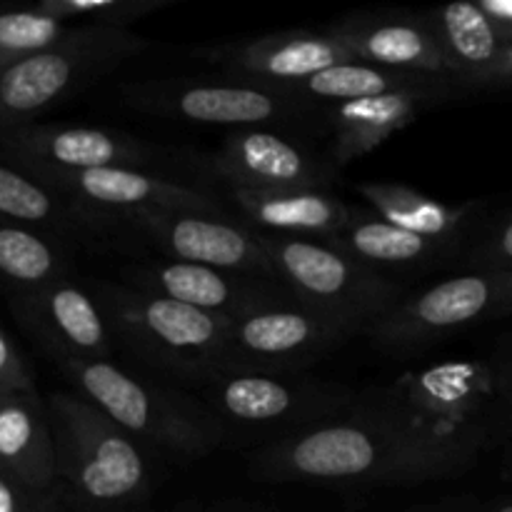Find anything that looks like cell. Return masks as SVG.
Wrapping results in <instances>:
<instances>
[{"label": "cell", "mask_w": 512, "mask_h": 512, "mask_svg": "<svg viewBox=\"0 0 512 512\" xmlns=\"http://www.w3.org/2000/svg\"><path fill=\"white\" fill-rule=\"evenodd\" d=\"M353 410L395 438L470 470L500 443L488 360H443L355 393Z\"/></svg>", "instance_id": "obj_1"}, {"label": "cell", "mask_w": 512, "mask_h": 512, "mask_svg": "<svg viewBox=\"0 0 512 512\" xmlns=\"http://www.w3.org/2000/svg\"><path fill=\"white\" fill-rule=\"evenodd\" d=\"M248 470L265 483L388 488L455 478L453 460L420 450L348 410L330 423L250 455Z\"/></svg>", "instance_id": "obj_2"}, {"label": "cell", "mask_w": 512, "mask_h": 512, "mask_svg": "<svg viewBox=\"0 0 512 512\" xmlns=\"http://www.w3.org/2000/svg\"><path fill=\"white\" fill-rule=\"evenodd\" d=\"M68 512H140L155 488L150 450L75 390L48 400Z\"/></svg>", "instance_id": "obj_3"}, {"label": "cell", "mask_w": 512, "mask_h": 512, "mask_svg": "<svg viewBox=\"0 0 512 512\" xmlns=\"http://www.w3.org/2000/svg\"><path fill=\"white\" fill-rule=\"evenodd\" d=\"M70 388L108 415L150 453L173 460H200L223 448V425L198 395L180 385L130 373L118 360L55 363Z\"/></svg>", "instance_id": "obj_4"}, {"label": "cell", "mask_w": 512, "mask_h": 512, "mask_svg": "<svg viewBox=\"0 0 512 512\" xmlns=\"http://www.w3.org/2000/svg\"><path fill=\"white\" fill-rule=\"evenodd\" d=\"M110 333L120 348L180 388L200 390L223 370L233 320L130 288L123 280H93Z\"/></svg>", "instance_id": "obj_5"}, {"label": "cell", "mask_w": 512, "mask_h": 512, "mask_svg": "<svg viewBox=\"0 0 512 512\" xmlns=\"http://www.w3.org/2000/svg\"><path fill=\"white\" fill-rule=\"evenodd\" d=\"M148 48L150 40L133 30L73 25L55 48L0 68V133L40 123Z\"/></svg>", "instance_id": "obj_6"}, {"label": "cell", "mask_w": 512, "mask_h": 512, "mask_svg": "<svg viewBox=\"0 0 512 512\" xmlns=\"http://www.w3.org/2000/svg\"><path fill=\"white\" fill-rule=\"evenodd\" d=\"M225 430V440L268 448L330 423L353 408L355 390L310 375L220 373L195 390Z\"/></svg>", "instance_id": "obj_7"}, {"label": "cell", "mask_w": 512, "mask_h": 512, "mask_svg": "<svg viewBox=\"0 0 512 512\" xmlns=\"http://www.w3.org/2000/svg\"><path fill=\"white\" fill-rule=\"evenodd\" d=\"M120 103L155 118L183 120L195 125H230L243 128H300L323 123L325 108L298 98L285 88L235 78H150L128 83L120 90Z\"/></svg>", "instance_id": "obj_8"}, {"label": "cell", "mask_w": 512, "mask_h": 512, "mask_svg": "<svg viewBox=\"0 0 512 512\" xmlns=\"http://www.w3.org/2000/svg\"><path fill=\"white\" fill-rule=\"evenodd\" d=\"M273 268L298 303L368 333L403 303L408 288L350 258L328 240L260 233Z\"/></svg>", "instance_id": "obj_9"}, {"label": "cell", "mask_w": 512, "mask_h": 512, "mask_svg": "<svg viewBox=\"0 0 512 512\" xmlns=\"http://www.w3.org/2000/svg\"><path fill=\"white\" fill-rule=\"evenodd\" d=\"M512 315V270H470L405 295L365 338L385 353H420L460 330Z\"/></svg>", "instance_id": "obj_10"}, {"label": "cell", "mask_w": 512, "mask_h": 512, "mask_svg": "<svg viewBox=\"0 0 512 512\" xmlns=\"http://www.w3.org/2000/svg\"><path fill=\"white\" fill-rule=\"evenodd\" d=\"M113 230L118 248L133 240L165 260L280 280L258 230L230 215L145 208L115 218Z\"/></svg>", "instance_id": "obj_11"}, {"label": "cell", "mask_w": 512, "mask_h": 512, "mask_svg": "<svg viewBox=\"0 0 512 512\" xmlns=\"http://www.w3.org/2000/svg\"><path fill=\"white\" fill-rule=\"evenodd\" d=\"M358 335L350 325L290 300L230 323L220 373L303 375Z\"/></svg>", "instance_id": "obj_12"}, {"label": "cell", "mask_w": 512, "mask_h": 512, "mask_svg": "<svg viewBox=\"0 0 512 512\" xmlns=\"http://www.w3.org/2000/svg\"><path fill=\"white\" fill-rule=\"evenodd\" d=\"M0 160L18 170H158L173 160V153L125 130L33 123L0 133Z\"/></svg>", "instance_id": "obj_13"}, {"label": "cell", "mask_w": 512, "mask_h": 512, "mask_svg": "<svg viewBox=\"0 0 512 512\" xmlns=\"http://www.w3.org/2000/svg\"><path fill=\"white\" fill-rule=\"evenodd\" d=\"M55 193L113 225L133 210H193L225 215L223 200L213 193L180 183L158 170L98 168V170H23ZM115 233V230H113ZM118 240V238H115Z\"/></svg>", "instance_id": "obj_14"}, {"label": "cell", "mask_w": 512, "mask_h": 512, "mask_svg": "<svg viewBox=\"0 0 512 512\" xmlns=\"http://www.w3.org/2000/svg\"><path fill=\"white\" fill-rule=\"evenodd\" d=\"M20 328L53 363L115 360V338L98 298L78 275L8 298Z\"/></svg>", "instance_id": "obj_15"}, {"label": "cell", "mask_w": 512, "mask_h": 512, "mask_svg": "<svg viewBox=\"0 0 512 512\" xmlns=\"http://www.w3.org/2000/svg\"><path fill=\"white\" fill-rule=\"evenodd\" d=\"M123 283L228 320L295 300L283 280L165 258L128 265Z\"/></svg>", "instance_id": "obj_16"}, {"label": "cell", "mask_w": 512, "mask_h": 512, "mask_svg": "<svg viewBox=\"0 0 512 512\" xmlns=\"http://www.w3.org/2000/svg\"><path fill=\"white\" fill-rule=\"evenodd\" d=\"M210 168L230 190H328L338 178V165L328 155L268 128L230 130Z\"/></svg>", "instance_id": "obj_17"}, {"label": "cell", "mask_w": 512, "mask_h": 512, "mask_svg": "<svg viewBox=\"0 0 512 512\" xmlns=\"http://www.w3.org/2000/svg\"><path fill=\"white\" fill-rule=\"evenodd\" d=\"M195 55L218 65L235 78L285 90L333 68V65L355 60L325 30L320 33L280 30V33L258 35V38L205 45V48H195Z\"/></svg>", "instance_id": "obj_18"}, {"label": "cell", "mask_w": 512, "mask_h": 512, "mask_svg": "<svg viewBox=\"0 0 512 512\" xmlns=\"http://www.w3.org/2000/svg\"><path fill=\"white\" fill-rule=\"evenodd\" d=\"M325 33L338 40L358 63L403 73L453 78L438 38L423 13L360 10L335 18Z\"/></svg>", "instance_id": "obj_19"}, {"label": "cell", "mask_w": 512, "mask_h": 512, "mask_svg": "<svg viewBox=\"0 0 512 512\" xmlns=\"http://www.w3.org/2000/svg\"><path fill=\"white\" fill-rule=\"evenodd\" d=\"M460 98H468V95L453 80L443 88L403 90V93L328 105L325 108V128L330 130L328 158L338 168L353 163V160L373 153L390 135L413 125L423 113Z\"/></svg>", "instance_id": "obj_20"}, {"label": "cell", "mask_w": 512, "mask_h": 512, "mask_svg": "<svg viewBox=\"0 0 512 512\" xmlns=\"http://www.w3.org/2000/svg\"><path fill=\"white\" fill-rule=\"evenodd\" d=\"M0 218L25 225L68 245L118 248L113 225L70 203L53 188L0 160Z\"/></svg>", "instance_id": "obj_21"}, {"label": "cell", "mask_w": 512, "mask_h": 512, "mask_svg": "<svg viewBox=\"0 0 512 512\" xmlns=\"http://www.w3.org/2000/svg\"><path fill=\"white\" fill-rule=\"evenodd\" d=\"M230 203L248 228L283 238L333 240L348 225L350 208L330 190H230Z\"/></svg>", "instance_id": "obj_22"}, {"label": "cell", "mask_w": 512, "mask_h": 512, "mask_svg": "<svg viewBox=\"0 0 512 512\" xmlns=\"http://www.w3.org/2000/svg\"><path fill=\"white\" fill-rule=\"evenodd\" d=\"M328 243L393 280H398L395 273H428L448 265L458 268V260L465 250V245L460 243H438L405 233L385 223L370 208H353L343 233Z\"/></svg>", "instance_id": "obj_23"}, {"label": "cell", "mask_w": 512, "mask_h": 512, "mask_svg": "<svg viewBox=\"0 0 512 512\" xmlns=\"http://www.w3.org/2000/svg\"><path fill=\"white\" fill-rule=\"evenodd\" d=\"M0 470L30 488H60L53 425L38 393L0 395Z\"/></svg>", "instance_id": "obj_24"}, {"label": "cell", "mask_w": 512, "mask_h": 512, "mask_svg": "<svg viewBox=\"0 0 512 512\" xmlns=\"http://www.w3.org/2000/svg\"><path fill=\"white\" fill-rule=\"evenodd\" d=\"M355 190L385 223L395 225L405 233L420 235V238L438 240V243L468 245L470 235L483 223L480 200L448 205L443 200L420 193V190L388 183V180H365V183H358Z\"/></svg>", "instance_id": "obj_25"}, {"label": "cell", "mask_w": 512, "mask_h": 512, "mask_svg": "<svg viewBox=\"0 0 512 512\" xmlns=\"http://www.w3.org/2000/svg\"><path fill=\"white\" fill-rule=\"evenodd\" d=\"M423 15L443 48L455 83L490 68L508 43L480 0L438 5L423 10Z\"/></svg>", "instance_id": "obj_26"}, {"label": "cell", "mask_w": 512, "mask_h": 512, "mask_svg": "<svg viewBox=\"0 0 512 512\" xmlns=\"http://www.w3.org/2000/svg\"><path fill=\"white\" fill-rule=\"evenodd\" d=\"M73 275V245L0 218V290L8 298Z\"/></svg>", "instance_id": "obj_27"}, {"label": "cell", "mask_w": 512, "mask_h": 512, "mask_svg": "<svg viewBox=\"0 0 512 512\" xmlns=\"http://www.w3.org/2000/svg\"><path fill=\"white\" fill-rule=\"evenodd\" d=\"M450 83H453V78L403 73V70L378 68V65L350 60V63L333 65V68L323 70V73L293 85L290 93H295L298 98L310 100V103L315 105L328 108V105L348 103V100L375 98V95H388V93H403V90H433V88H443V85H450Z\"/></svg>", "instance_id": "obj_28"}, {"label": "cell", "mask_w": 512, "mask_h": 512, "mask_svg": "<svg viewBox=\"0 0 512 512\" xmlns=\"http://www.w3.org/2000/svg\"><path fill=\"white\" fill-rule=\"evenodd\" d=\"M73 25L40 13L38 8L0 10V68L55 48L70 35Z\"/></svg>", "instance_id": "obj_29"}, {"label": "cell", "mask_w": 512, "mask_h": 512, "mask_svg": "<svg viewBox=\"0 0 512 512\" xmlns=\"http://www.w3.org/2000/svg\"><path fill=\"white\" fill-rule=\"evenodd\" d=\"M175 0H40L35 8L68 25L130 30V25L168 8Z\"/></svg>", "instance_id": "obj_30"}, {"label": "cell", "mask_w": 512, "mask_h": 512, "mask_svg": "<svg viewBox=\"0 0 512 512\" xmlns=\"http://www.w3.org/2000/svg\"><path fill=\"white\" fill-rule=\"evenodd\" d=\"M463 273L470 270H512V208L483 220L470 235L458 260Z\"/></svg>", "instance_id": "obj_31"}, {"label": "cell", "mask_w": 512, "mask_h": 512, "mask_svg": "<svg viewBox=\"0 0 512 512\" xmlns=\"http://www.w3.org/2000/svg\"><path fill=\"white\" fill-rule=\"evenodd\" d=\"M0 512H68L63 490H38L0 470Z\"/></svg>", "instance_id": "obj_32"}, {"label": "cell", "mask_w": 512, "mask_h": 512, "mask_svg": "<svg viewBox=\"0 0 512 512\" xmlns=\"http://www.w3.org/2000/svg\"><path fill=\"white\" fill-rule=\"evenodd\" d=\"M500 408V443L512 448V340L488 358Z\"/></svg>", "instance_id": "obj_33"}, {"label": "cell", "mask_w": 512, "mask_h": 512, "mask_svg": "<svg viewBox=\"0 0 512 512\" xmlns=\"http://www.w3.org/2000/svg\"><path fill=\"white\" fill-rule=\"evenodd\" d=\"M10 393H38V388L28 360L0 328V395Z\"/></svg>", "instance_id": "obj_34"}, {"label": "cell", "mask_w": 512, "mask_h": 512, "mask_svg": "<svg viewBox=\"0 0 512 512\" xmlns=\"http://www.w3.org/2000/svg\"><path fill=\"white\" fill-rule=\"evenodd\" d=\"M465 95H478V93H500V90H512V40H508L503 53L498 55L490 68L483 73L473 75V78L458 80Z\"/></svg>", "instance_id": "obj_35"}, {"label": "cell", "mask_w": 512, "mask_h": 512, "mask_svg": "<svg viewBox=\"0 0 512 512\" xmlns=\"http://www.w3.org/2000/svg\"><path fill=\"white\" fill-rule=\"evenodd\" d=\"M480 5L493 18L505 40H512V0H480Z\"/></svg>", "instance_id": "obj_36"}, {"label": "cell", "mask_w": 512, "mask_h": 512, "mask_svg": "<svg viewBox=\"0 0 512 512\" xmlns=\"http://www.w3.org/2000/svg\"><path fill=\"white\" fill-rule=\"evenodd\" d=\"M170 512H260V508L243 503H223V505H190V508H175Z\"/></svg>", "instance_id": "obj_37"}, {"label": "cell", "mask_w": 512, "mask_h": 512, "mask_svg": "<svg viewBox=\"0 0 512 512\" xmlns=\"http://www.w3.org/2000/svg\"><path fill=\"white\" fill-rule=\"evenodd\" d=\"M460 512H512V503H490V505H478V508H463Z\"/></svg>", "instance_id": "obj_38"}, {"label": "cell", "mask_w": 512, "mask_h": 512, "mask_svg": "<svg viewBox=\"0 0 512 512\" xmlns=\"http://www.w3.org/2000/svg\"><path fill=\"white\" fill-rule=\"evenodd\" d=\"M410 512H460V505H435V508H420V510H410Z\"/></svg>", "instance_id": "obj_39"}, {"label": "cell", "mask_w": 512, "mask_h": 512, "mask_svg": "<svg viewBox=\"0 0 512 512\" xmlns=\"http://www.w3.org/2000/svg\"><path fill=\"white\" fill-rule=\"evenodd\" d=\"M0 10H3V8H0Z\"/></svg>", "instance_id": "obj_40"}]
</instances>
